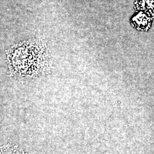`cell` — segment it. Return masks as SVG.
I'll list each match as a JSON object with an SVG mask.
<instances>
[{"label":"cell","instance_id":"obj_1","mask_svg":"<svg viewBox=\"0 0 154 154\" xmlns=\"http://www.w3.org/2000/svg\"><path fill=\"white\" fill-rule=\"evenodd\" d=\"M7 57L10 71L18 78L38 76L48 68L50 62L48 50L38 40L16 45L8 51Z\"/></svg>","mask_w":154,"mask_h":154},{"label":"cell","instance_id":"obj_2","mask_svg":"<svg viewBox=\"0 0 154 154\" xmlns=\"http://www.w3.org/2000/svg\"><path fill=\"white\" fill-rule=\"evenodd\" d=\"M154 18L145 11H140L132 17L131 24L138 30L147 31L151 28Z\"/></svg>","mask_w":154,"mask_h":154},{"label":"cell","instance_id":"obj_3","mask_svg":"<svg viewBox=\"0 0 154 154\" xmlns=\"http://www.w3.org/2000/svg\"><path fill=\"white\" fill-rule=\"evenodd\" d=\"M135 4L137 10L145 11L154 18V0H135Z\"/></svg>","mask_w":154,"mask_h":154}]
</instances>
